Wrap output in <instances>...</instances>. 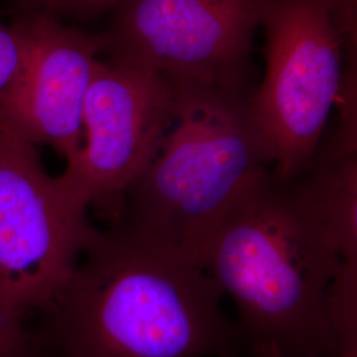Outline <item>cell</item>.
Here are the masks:
<instances>
[{"label":"cell","mask_w":357,"mask_h":357,"mask_svg":"<svg viewBox=\"0 0 357 357\" xmlns=\"http://www.w3.org/2000/svg\"><path fill=\"white\" fill-rule=\"evenodd\" d=\"M28 1L43 4V6H45V7H47V8H50V10H51L52 3H53V0H28Z\"/></svg>","instance_id":"cell-15"},{"label":"cell","mask_w":357,"mask_h":357,"mask_svg":"<svg viewBox=\"0 0 357 357\" xmlns=\"http://www.w3.org/2000/svg\"><path fill=\"white\" fill-rule=\"evenodd\" d=\"M22 63L0 93V128L32 146L52 147L66 163L84 139L82 110L101 36L65 26L47 13L16 22Z\"/></svg>","instance_id":"cell-8"},{"label":"cell","mask_w":357,"mask_h":357,"mask_svg":"<svg viewBox=\"0 0 357 357\" xmlns=\"http://www.w3.org/2000/svg\"><path fill=\"white\" fill-rule=\"evenodd\" d=\"M327 315L339 354L357 352V259L344 261L327 296Z\"/></svg>","instance_id":"cell-10"},{"label":"cell","mask_w":357,"mask_h":357,"mask_svg":"<svg viewBox=\"0 0 357 357\" xmlns=\"http://www.w3.org/2000/svg\"><path fill=\"white\" fill-rule=\"evenodd\" d=\"M97 233L36 147L0 128V299L26 319L47 312Z\"/></svg>","instance_id":"cell-5"},{"label":"cell","mask_w":357,"mask_h":357,"mask_svg":"<svg viewBox=\"0 0 357 357\" xmlns=\"http://www.w3.org/2000/svg\"><path fill=\"white\" fill-rule=\"evenodd\" d=\"M222 296L193 261L119 221L98 230L38 333L54 357H243Z\"/></svg>","instance_id":"cell-1"},{"label":"cell","mask_w":357,"mask_h":357,"mask_svg":"<svg viewBox=\"0 0 357 357\" xmlns=\"http://www.w3.org/2000/svg\"><path fill=\"white\" fill-rule=\"evenodd\" d=\"M176 114L166 76L118 60L97 61L82 110L84 139L59 178L88 209L119 222L125 195L158 153Z\"/></svg>","instance_id":"cell-6"},{"label":"cell","mask_w":357,"mask_h":357,"mask_svg":"<svg viewBox=\"0 0 357 357\" xmlns=\"http://www.w3.org/2000/svg\"><path fill=\"white\" fill-rule=\"evenodd\" d=\"M23 56V44L15 26L0 22V93L7 88L16 75Z\"/></svg>","instance_id":"cell-12"},{"label":"cell","mask_w":357,"mask_h":357,"mask_svg":"<svg viewBox=\"0 0 357 357\" xmlns=\"http://www.w3.org/2000/svg\"><path fill=\"white\" fill-rule=\"evenodd\" d=\"M328 230L345 261L357 259L356 146L335 141L291 180Z\"/></svg>","instance_id":"cell-9"},{"label":"cell","mask_w":357,"mask_h":357,"mask_svg":"<svg viewBox=\"0 0 357 357\" xmlns=\"http://www.w3.org/2000/svg\"><path fill=\"white\" fill-rule=\"evenodd\" d=\"M255 357H283L282 355H280L277 351H274V349H264V351H261V352H258V354H255Z\"/></svg>","instance_id":"cell-14"},{"label":"cell","mask_w":357,"mask_h":357,"mask_svg":"<svg viewBox=\"0 0 357 357\" xmlns=\"http://www.w3.org/2000/svg\"><path fill=\"white\" fill-rule=\"evenodd\" d=\"M344 261L293 181L270 171L233 206L197 265L234 302L253 356L337 357L327 296Z\"/></svg>","instance_id":"cell-2"},{"label":"cell","mask_w":357,"mask_h":357,"mask_svg":"<svg viewBox=\"0 0 357 357\" xmlns=\"http://www.w3.org/2000/svg\"><path fill=\"white\" fill-rule=\"evenodd\" d=\"M337 357H357V352H344V354H340Z\"/></svg>","instance_id":"cell-16"},{"label":"cell","mask_w":357,"mask_h":357,"mask_svg":"<svg viewBox=\"0 0 357 357\" xmlns=\"http://www.w3.org/2000/svg\"><path fill=\"white\" fill-rule=\"evenodd\" d=\"M26 320L0 299V357H47L40 333L31 331Z\"/></svg>","instance_id":"cell-11"},{"label":"cell","mask_w":357,"mask_h":357,"mask_svg":"<svg viewBox=\"0 0 357 357\" xmlns=\"http://www.w3.org/2000/svg\"><path fill=\"white\" fill-rule=\"evenodd\" d=\"M123 0H53L51 10H61L78 15H94L109 10Z\"/></svg>","instance_id":"cell-13"},{"label":"cell","mask_w":357,"mask_h":357,"mask_svg":"<svg viewBox=\"0 0 357 357\" xmlns=\"http://www.w3.org/2000/svg\"><path fill=\"white\" fill-rule=\"evenodd\" d=\"M259 15L261 0H123L103 51L171 81L241 88Z\"/></svg>","instance_id":"cell-7"},{"label":"cell","mask_w":357,"mask_h":357,"mask_svg":"<svg viewBox=\"0 0 357 357\" xmlns=\"http://www.w3.org/2000/svg\"><path fill=\"white\" fill-rule=\"evenodd\" d=\"M352 0H261L266 73L249 97L257 139L274 176L293 180L311 165L335 103L347 94L345 32Z\"/></svg>","instance_id":"cell-4"},{"label":"cell","mask_w":357,"mask_h":357,"mask_svg":"<svg viewBox=\"0 0 357 357\" xmlns=\"http://www.w3.org/2000/svg\"><path fill=\"white\" fill-rule=\"evenodd\" d=\"M172 82L174 123L128 187L122 221L197 265L233 206L271 169L241 88Z\"/></svg>","instance_id":"cell-3"}]
</instances>
